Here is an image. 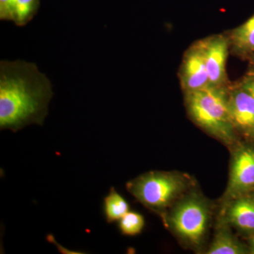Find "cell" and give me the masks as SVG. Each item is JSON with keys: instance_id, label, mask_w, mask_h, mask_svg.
<instances>
[{"instance_id": "obj_13", "label": "cell", "mask_w": 254, "mask_h": 254, "mask_svg": "<svg viewBox=\"0 0 254 254\" xmlns=\"http://www.w3.org/2000/svg\"><path fill=\"white\" fill-rule=\"evenodd\" d=\"M119 230L125 236H136L141 234L145 227V220L141 214L134 211L128 213L119 220Z\"/></svg>"}, {"instance_id": "obj_18", "label": "cell", "mask_w": 254, "mask_h": 254, "mask_svg": "<svg viewBox=\"0 0 254 254\" xmlns=\"http://www.w3.org/2000/svg\"><path fill=\"white\" fill-rule=\"evenodd\" d=\"M252 253L254 254V236L252 240Z\"/></svg>"}, {"instance_id": "obj_1", "label": "cell", "mask_w": 254, "mask_h": 254, "mask_svg": "<svg viewBox=\"0 0 254 254\" xmlns=\"http://www.w3.org/2000/svg\"><path fill=\"white\" fill-rule=\"evenodd\" d=\"M53 96L51 82L34 63H0V128L16 132L30 125L42 126Z\"/></svg>"}, {"instance_id": "obj_14", "label": "cell", "mask_w": 254, "mask_h": 254, "mask_svg": "<svg viewBox=\"0 0 254 254\" xmlns=\"http://www.w3.org/2000/svg\"><path fill=\"white\" fill-rule=\"evenodd\" d=\"M38 0H16L14 8L15 24L23 26L33 18L38 9Z\"/></svg>"}, {"instance_id": "obj_5", "label": "cell", "mask_w": 254, "mask_h": 254, "mask_svg": "<svg viewBox=\"0 0 254 254\" xmlns=\"http://www.w3.org/2000/svg\"><path fill=\"white\" fill-rule=\"evenodd\" d=\"M254 188V149L242 148L234 157L227 195L230 197L247 193Z\"/></svg>"}, {"instance_id": "obj_10", "label": "cell", "mask_w": 254, "mask_h": 254, "mask_svg": "<svg viewBox=\"0 0 254 254\" xmlns=\"http://www.w3.org/2000/svg\"><path fill=\"white\" fill-rule=\"evenodd\" d=\"M103 210L106 222L111 224L119 221L129 211V205L123 195L112 187L103 200Z\"/></svg>"}, {"instance_id": "obj_17", "label": "cell", "mask_w": 254, "mask_h": 254, "mask_svg": "<svg viewBox=\"0 0 254 254\" xmlns=\"http://www.w3.org/2000/svg\"><path fill=\"white\" fill-rule=\"evenodd\" d=\"M244 88L252 93L254 97V76H251L247 78V80L245 81V83L243 85Z\"/></svg>"}, {"instance_id": "obj_2", "label": "cell", "mask_w": 254, "mask_h": 254, "mask_svg": "<svg viewBox=\"0 0 254 254\" xmlns=\"http://www.w3.org/2000/svg\"><path fill=\"white\" fill-rule=\"evenodd\" d=\"M190 115L200 127L223 141L234 138V125L228 108V97L218 86H208L188 91Z\"/></svg>"}, {"instance_id": "obj_15", "label": "cell", "mask_w": 254, "mask_h": 254, "mask_svg": "<svg viewBox=\"0 0 254 254\" xmlns=\"http://www.w3.org/2000/svg\"><path fill=\"white\" fill-rule=\"evenodd\" d=\"M15 2L16 0H0L1 20L14 21Z\"/></svg>"}, {"instance_id": "obj_8", "label": "cell", "mask_w": 254, "mask_h": 254, "mask_svg": "<svg viewBox=\"0 0 254 254\" xmlns=\"http://www.w3.org/2000/svg\"><path fill=\"white\" fill-rule=\"evenodd\" d=\"M205 63L210 86H218L225 78L228 44L222 37L204 43Z\"/></svg>"}, {"instance_id": "obj_11", "label": "cell", "mask_w": 254, "mask_h": 254, "mask_svg": "<svg viewBox=\"0 0 254 254\" xmlns=\"http://www.w3.org/2000/svg\"><path fill=\"white\" fill-rule=\"evenodd\" d=\"M247 250L242 244L232 236L230 232H219L214 239L207 254H243Z\"/></svg>"}, {"instance_id": "obj_6", "label": "cell", "mask_w": 254, "mask_h": 254, "mask_svg": "<svg viewBox=\"0 0 254 254\" xmlns=\"http://www.w3.org/2000/svg\"><path fill=\"white\" fill-rule=\"evenodd\" d=\"M228 108L234 127L254 136V97L242 87L228 97Z\"/></svg>"}, {"instance_id": "obj_12", "label": "cell", "mask_w": 254, "mask_h": 254, "mask_svg": "<svg viewBox=\"0 0 254 254\" xmlns=\"http://www.w3.org/2000/svg\"><path fill=\"white\" fill-rule=\"evenodd\" d=\"M235 46L242 50H254V15L232 35Z\"/></svg>"}, {"instance_id": "obj_3", "label": "cell", "mask_w": 254, "mask_h": 254, "mask_svg": "<svg viewBox=\"0 0 254 254\" xmlns=\"http://www.w3.org/2000/svg\"><path fill=\"white\" fill-rule=\"evenodd\" d=\"M183 180L173 174L150 172L127 184V189L140 203L151 210H161L183 190Z\"/></svg>"}, {"instance_id": "obj_9", "label": "cell", "mask_w": 254, "mask_h": 254, "mask_svg": "<svg viewBox=\"0 0 254 254\" xmlns=\"http://www.w3.org/2000/svg\"><path fill=\"white\" fill-rule=\"evenodd\" d=\"M228 218L234 225L246 230H254V199L242 198L230 207Z\"/></svg>"}, {"instance_id": "obj_16", "label": "cell", "mask_w": 254, "mask_h": 254, "mask_svg": "<svg viewBox=\"0 0 254 254\" xmlns=\"http://www.w3.org/2000/svg\"><path fill=\"white\" fill-rule=\"evenodd\" d=\"M47 240H48V242H51L52 244H55V245H56V247H58V250H59V252H60V250H61V249H63V250H62V254H81V252H73V251H70L66 250V249L63 248V247H62L61 245H59V244L57 243L56 241H55L54 237L53 236V235H48V237H47Z\"/></svg>"}, {"instance_id": "obj_7", "label": "cell", "mask_w": 254, "mask_h": 254, "mask_svg": "<svg viewBox=\"0 0 254 254\" xmlns=\"http://www.w3.org/2000/svg\"><path fill=\"white\" fill-rule=\"evenodd\" d=\"M183 83L188 91L210 86L205 63L204 43L192 48L187 55L184 64Z\"/></svg>"}, {"instance_id": "obj_4", "label": "cell", "mask_w": 254, "mask_h": 254, "mask_svg": "<svg viewBox=\"0 0 254 254\" xmlns=\"http://www.w3.org/2000/svg\"><path fill=\"white\" fill-rule=\"evenodd\" d=\"M208 211L203 202L195 198L182 202L172 215V225L180 236L198 244L206 230Z\"/></svg>"}]
</instances>
